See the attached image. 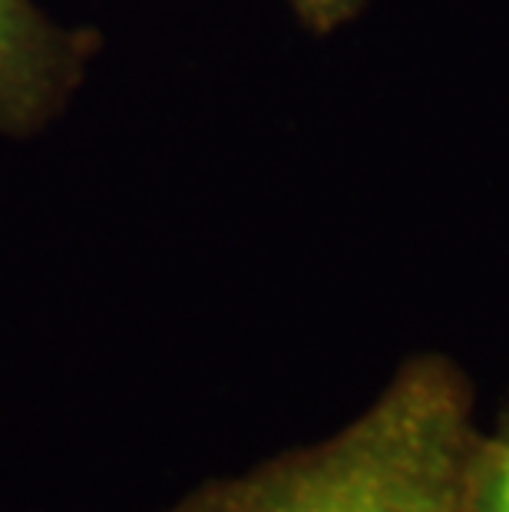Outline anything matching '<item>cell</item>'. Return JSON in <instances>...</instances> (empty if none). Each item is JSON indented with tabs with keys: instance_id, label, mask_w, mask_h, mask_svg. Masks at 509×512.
Returning <instances> with one entry per match:
<instances>
[{
	"instance_id": "obj_1",
	"label": "cell",
	"mask_w": 509,
	"mask_h": 512,
	"mask_svg": "<svg viewBox=\"0 0 509 512\" xmlns=\"http://www.w3.org/2000/svg\"><path fill=\"white\" fill-rule=\"evenodd\" d=\"M476 446L467 377L424 354L338 433L212 479L166 512H473Z\"/></svg>"
},
{
	"instance_id": "obj_2",
	"label": "cell",
	"mask_w": 509,
	"mask_h": 512,
	"mask_svg": "<svg viewBox=\"0 0 509 512\" xmlns=\"http://www.w3.org/2000/svg\"><path fill=\"white\" fill-rule=\"evenodd\" d=\"M100 50L96 27L60 24L34 0H0V136L27 139L57 123Z\"/></svg>"
},
{
	"instance_id": "obj_3",
	"label": "cell",
	"mask_w": 509,
	"mask_h": 512,
	"mask_svg": "<svg viewBox=\"0 0 509 512\" xmlns=\"http://www.w3.org/2000/svg\"><path fill=\"white\" fill-rule=\"evenodd\" d=\"M473 512H509V410L496 430L480 433L473 460Z\"/></svg>"
},
{
	"instance_id": "obj_4",
	"label": "cell",
	"mask_w": 509,
	"mask_h": 512,
	"mask_svg": "<svg viewBox=\"0 0 509 512\" xmlns=\"http://www.w3.org/2000/svg\"><path fill=\"white\" fill-rule=\"evenodd\" d=\"M371 0H288L291 14L314 37H328L361 14Z\"/></svg>"
}]
</instances>
